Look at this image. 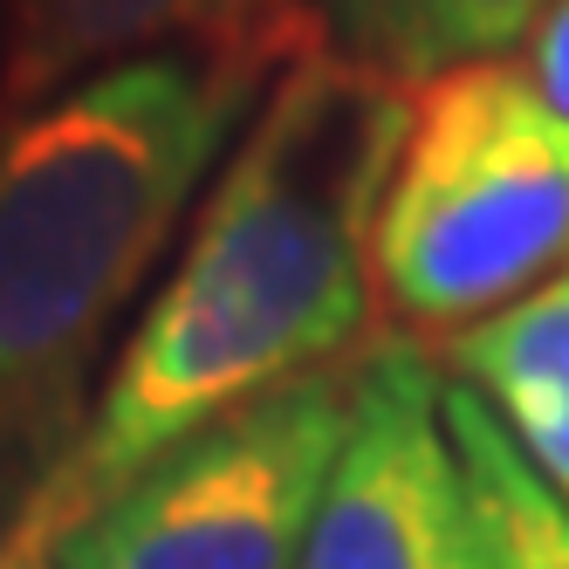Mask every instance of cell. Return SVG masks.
Listing matches in <instances>:
<instances>
[{"instance_id": "obj_1", "label": "cell", "mask_w": 569, "mask_h": 569, "mask_svg": "<svg viewBox=\"0 0 569 569\" xmlns=\"http://www.w3.org/2000/svg\"><path fill=\"white\" fill-rule=\"evenodd\" d=\"M412 90L337 49L274 76L213 179L186 248L117 350L83 439L0 542V569H42L110 495L322 363H337L371 309V233L412 131Z\"/></svg>"}, {"instance_id": "obj_2", "label": "cell", "mask_w": 569, "mask_h": 569, "mask_svg": "<svg viewBox=\"0 0 569 569\" xmlns=\"http://www.w3.org/2000/svg\"><path fill=\"white\" fill-rule=\"evenodd\" d=\"M274 62L158 49L0 124V542L83 439L97 350Z\"/></svg>"}, {"instance_id": "obj_3", "label": "cell", "mask_w": 569, "mask_h": 569, "mask_svg": "<svg viewBox=\"0 0 569 569\" xmlns=\"http://www.w3.org/2000/svg\"><path fill=\"white\" fill-rule=\"evenodd\" d=\"M371 268L405 322H487L569 268V117L528 62H467L419 90Z\"/></svg>"}, {"instance_id": "obj_4", "label": "cell", "mask_w": 569, "mask_h": 569, "mask_svg": "<svg viewBox=\"0 0 569 569\" xmlns=\"http://www.w3.org/2000/svg\"><path fill=\"white\" fill-rule=\"evenodd\" d=\"M350 391L357 363H322L213 419L69 528L42 569H302Z\"/></svg>"}, {"instance_id": "obj_5", "label": "cell", "mask_w": 569, "mask_h": 569, "mask_svg": "<svg viewBox=\"0 0 569 569\" xmlns=\"http://www.w3.org/2000/svg\"><path fill=\"white\" fill-rule=\"evenodd\" d=\"M302 569H508L446 419V371L419 343L357 357L350 432L316 501Z\"/></svg>"}, {"instance_id": "obj_6", "label": "cell", "mask_w": 569, "mask_h": 569, "mask_svg": "<svg viewBox=\"0 0 569 569\" xmlns=\"http://www.w3.org/2000/svg\"><path fill=\"white\" fill-rule=\"evenodd\" d=\"M158 49H213L289 69L322 42L309 0H0V110Z\"/></svg>"}, {"instance_id": "obj_7", "label": "cell", "mask_w": 569, "mask_h": 569, "mask_svg": "<svg viewBox=\"0 0 569 569\" xmlns=\"http://www.w3.org/2000/svg\"><path fill=\"white\" fill-rule=\"evenodd\" d=\"M446 378H460L508 426L521 460L569 508V268L515 309L460 330L446 350Z\"/></svg>"}, {"instance_id": "obj_8", "label": "cell", "mask_w": 569, "mask_h": 569, "mask_svg": "<svg viewBox=\"0 0 569 569\" xmlns=\"http://www.w3.org/2000/svg\"><path fill=\"white\" fill-rule=\"evenodd\" d=\"M309 8L337 56L398 83H432L446 69L508 56L528 28H542L556 0H309Z\"/></svg>"}, {"instance_id": "obj_9", "label": "cell", "mask_w": 569, "mask_h": 569, "mask_svg": "<svg viewBox=\"0 0 569 569\" xmlns=\"http://www.w3.org/2000/svg\"><path fill=\"white\" fill-rule=\"evenodd\" d=\"M446 419H453L467 473L480 487V508H487V521H495V536L508 549V569H569V508L549 495V480L521 460L508 426L487 412L460 378H446Z\"/></svg>"}, {"instance_id": "obj_10", "label": "cell", "mask_w": 569, "mask_h": 569, "mask_svg": "<svg viewBox=\"0 0 569 569\" xmlns=\"http://www.w3.org/2000/svg\"><path fill=\"white\" fill-rule=\"evenodd\" d=\"M528 76H536L542 97L569 117V0H556V8L542 14L536 49H528Z\"/></svg>"}]
</instances>
